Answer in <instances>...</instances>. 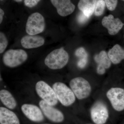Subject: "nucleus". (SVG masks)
Instances as JSON below:
<instances>
[{
  "instance_id": "f257e3e1",
  "label": "nucleus",
  "mask_w": 124,
  "mask_h": 124,
  "mask_svg": "<svg viewBox=\"0 0 124 124\" xmlns=\"http://www.w3.org/2000/svg\"><path fill=\"white\" fill-rule=\"evenodd\" d=\"M68 54L63 48L56 49L49 54L45 58V63L50 69H61L64 67L69 60Z\"/></svg>"
},
{
  "instance_id": "f03ea898",
  "label": "nucleus",
  "mask_w": 124,
  "mask_h": 124,
  "mask_svg": "<svg viewBox=\"0 0 124 124\" xmlns=\"http://www.w3.org/2000/svg\"><path fill=\"white\" fill-rule=\"evenodd\" d=\"M53 88L58 100L64 106H71L75 101L76 96L73 91L64 83L55 82Z\"/></svg>"
},
{
  "instance_id": "7ed1b4c3",
  "label": "nucleus",
  "mask_w": 124,
  "mask_h": 124,
  "mask_svg": "<svg viewBox=\"0 0 124 124\" xmlns=\"http://www.w3.org/2000/svg\"><path fill=\"white\" fill-rule=\"evenodd\" d=\"M69 85L77 99H85L90 95L91 85L87 80L81 77H77L71 80Z\"/></svg>"
},
{
  "instance_id": "20e7f679",
  "label": "nucleus",
  "mask_w": 124,
  "mask_h": 124,
  "mask_svg": "<svg viewBox=\"0 0 124 124\" xmlns=\"http://www.w3.org/2000/svg\"><path fill=\"white\" fill-rule=\"evenodd\" d=\"M28 55L22 49H10L6 51L3 57L5 65L10 68L20 66L27 60Z\"/></svg>"
},
{
  "instance_id": "39448f33",
  "label": "nucleus",
  "mask_w": 124,
  "mask_h": 124,
  "mask_svg": "<svg viewBox=\"0 0 124 124\" xmlns=\"http://www.w3.org/2000/svg\"><path fill=\"white\" fill-rule=\"evenodd\" d=\"M45 28L44 17L39 13H35L29 16L26 24V31L28 35H35L41 33Z\"/></svg>"
},
{
  "instance_id": "423d86ee",
  "label": "nucleus",
  "mask_w": 124,
  "mask_h": 124,
  "mask_svg": "<svg viewBox=\"0 0 124 124\" xmlns=\"http://www.w3.org/2000/svg\"><path fill=\"white\" fill-rule=\"evenodd\" d=\"M36 93L42 100L51 106H55L58 103V99L54 90L46 82L40 81L35 86Z\"/></svg>"
},
{
  "instance_id": "0eeeda50",
  "label": "nucleus",
  "mask_w": 124,
  "mask_h": 124,
  "mask_svg": "<svg viewBox=\"0 0 124 124\" xmlns=\"http://www.w3.org/2000/svg\"><path fill=\"white\" fill-rule=\"evenodd\" d=\"M91 119L95 124H104L109 117V112L106 105L101 101L96 102L90 110Z\"/></svg>"
},
{
  "instance_id": "6e6552de",
  "label": "nucleus",
  "mask_w": 124,
  "mask_h": 124,
  "mask_svg": "<svg viewBox=\"0 0 124 124\" xmlns=\"http://www.w3.org/2000/svg\"><path fill=\"white\" fill-rule=\"evenodd\" d=\"M107 97L115 110H124V89L122 88H112L106 93Z\"/></svg>"
},
{
  "instance_id": "1a4fd4ad",
  "label": "nucleus",
  "mask_w": 124,
  "mask_h": 124,
  "mask_svg": "<svg viewBox=\"0 0 124 124\" xmlns=\"http://www.w3.org/2000/svg\"><path fill=\"white\" fill-rule=\"evenodd\" d=\"M39 105L44 115L52 122L59 123L64 120V116L63 113L53 106L43 100L40 101Z\"/></svg>"
},
{
  "instance_id": "9d476101",
  "label": "nucleus",
  "mask_w": 124,
  "mask_h": 124,
  "mask_svg": "<svg viewBox=\"0 0 124 124\" xmlns=\"http://www.w3.org/2000/svg\"><path fill=\"white\" fill-rule=\"evenodd\" d=\"M21 110L24 115L31 121L40 122L44 120L42 110L36 105L24 104L21 107Z\"/></svg>"
},
{
  "instance_id": "9b49d317",
  "label": "nucleus",
  "mask_w": 124,
  "mask_h": 124,
  "mask_svg": "<svg viewBox=\"0 0 124 124\" xmlns=\"http://www.w3.org/2000/svg\"><path fill=\"white\" fill-rule=\"evenodd\" d=\"M102 23L108 29V33L112 35H115L122 29L124 25L119 18H114L111 15L105 16L103 19Z\"/></svg>"
},
{
  "instance_id": "f8f14e48",
  "label": "nucleus",
  "mask_w": 124,
  "mask_h": 124,
  "mask_svg": "<svg viewBox=\"0 0 124 124\" xmlns=\"http://www.w3.org/2000/svg\"><path fill=\"white\" fill-rule=\"evenodd\" d=\"M52 4L57 9L58 14L62 17L72 13L75 10V6L70 0H50Z\"/></svg>"
},
{
  "instance_id": "ddd939ff",
  "label": "nucleus",
  "mask_w": 124,
  "mask_h": 124,
  "mask_svg": "<svg viewBox=\"0 0 124 124\" xmlns=\"http://www.w3.org/2000/svg\"><path fill=\"white\" fill-rule=\"evenodd\" d=\"M94 59L98 64L97 72L99 75L104 74L106 69H108L111 66V62L106 51H102L98 54H96Z\"/></svg>"
},
{
  "instance_id": "4468645a",
  "label": "nucleus",
  "mask_w": 124,
  "mask_h": 124,
  "mask_svg": "<svg viewBox=\"0 0 124 124\" xmlns=\"http://www.w3.org/2000/svg\"><path fill=\"white\" fill-rule=\"evenodd\" d=\"M45 39L43 37L38 35H26L21 40V43L23 48L32 49L38 48L44 44Z\"/></svg>"
},
{
  "instance_id": "2eb2a0df",
  "label": "nucleus",
  "mask_w": 124,
  "mask_h": 124,
  "mask_svg": "<svg viewBox=\"0 0 124 124\" xmlns=\"http://www.w3.org/2000/svg\"><path fill=\"white\" fill-rule=\"evenodd\" d=\"M0 124H20L16 114L3 107L0 108Z\"/></svg>"
},
{
  "instance_id": "dca6fc26",
  "label": "nucleus",
  "mask_w": 124,
  "mask_h": 124,
  "mask_svg": "<svg viewBox=\"0 0 124 124\" xmlns=\"http://www.w3.org/2000/svg\"><path fill=\"white\" fill-rule=\"evenodd\" d=\"M108 55L112 63L119 64L124 59V49L119 45H116L109 50Z\"/></svg>"
},
{
  "instance_id": "f3484780",
  "label": "nucleus",
  "mask_w": 124,
  "mask_h": 124,
  "mask_svg": "<svg viewBox=\"0 0 124 124\" xmlns=\"http://www.w3.org/2000/svg\"><path fill=\"white\" fill-rule=\"evenodd\" d=\"M97 0H80L78 4V8L85 15L89 18L94 12Z\"/></svg>"
},
{
  "instance_id": "a211bd4d",
  "label": "nucleus",
  "mask_w": 124,
  "mask_h": 124,
  "mask_svg": "<svg viewBox=\"0 0 124 124\" xmlns=\"http://www.w3.org/2000/svg\"><path fill=\"white\" fill-rule=\"evenodd\" d=\"M0 99L4 105L9 109H13L17 106V102L12 94L6 90L0 91Z\"/></svg>"
},
{
  "instance_id": "6ab92c4d",
  "label": "nucleus",
  "mask_w": 124,
  "mask_h": 124,
  "mask_svg": "<svg viewBox=\"0 0 124 124\" xmlns=\"http://www.w3.org/2000/svg\"><path fill=\"white\" fill-rule=\"evenodd\" d=\"M75 54L79 58L78 62V66L81 69L84 68L88 62V55L86 50L83 47H80L76 50Z\"/></svg>"
},
{
  "instance_id": "aec40b11",
  "label": "nucleus",
  "mask_w": 124,
  "mask_h": 124,
  "mask_svg": "<svg viewBox=\"0 0 124 124\" xmlns=\"http://www.w3.org/2000/svg\"><path fill=\"white\" fill-rule=\"evenodd\" d=\"M104 0H97L94 9V14L96 16L101 15L104 12L105 7Z\"/></svg>"
},
{
  "instance_id": "412c9836",
  "label": "nucleus",
  "mask_w": 124,
  "mask_h": 124,
  "mask_svg": "<svg viewBox=\"0 0 124 124\" xmlns=\"http://www.w3.org/2000/svg\"><path fill=\"white\" fill-rule=\"evenodd\" d=\"M8 40L4 33L1 32L0 33V53H2L7 48Z\"/></svg>"
},
{
  "instance_id": "4be33fe9",
  "label": "nucleus",
  "mask_w": 124,
  "mask_h": 124,
  "mask_svg": "<svg viewBox=\"0 0 124 124\" xmlns=\"http://www.w3.org/2000/svg\"><path fill=\"white\" fill-rule=\"evenodd\" d=\"M108 9L110 11H113L117 6V0H104Z\"/></svg>"
},
{
  "instance_id": "5701e85b",
  "label": "nucleus",
  "mask_w": 124,
  "mask_h": 124,
  "mask_svg": "<svg viewBox=\"0 0 124 124\" xmlns=\"http://www.w3.org/2000/svg\"><path fill=\"white\" fill-rule=\"evenodd\" d=\"M40 0H24V4L27 7L32 8L37 5Z\"/></svg>"
},
{
  "instance_id": "b1692460",
  "label": "nucleus",
  "mask_w": 124,
  "mask_h": 124,
  "mask_svg": "<svg viewBox=\"0 0 124 124\" xmlns=\"http://www.w3.org/2000/svg\"><path fill=\"white\" fill-rule=\"evenodd\" d=\"M89 18L85 15L82 12H81L78 15L77 20L80 24H84L87 22Z\"/></svg>"
},
{
  "instance_id": "393cba45",
  "label": "nucleus",
  "mask_w": 124,
  "mask_h": 124,
  "mask_svg": "<svg viewBox=\"0 0 124 124\" xmlns=\"http://www.w3.org/2000/svg\"><path fill=\"white\" fill-rule=\"evenodd\" d=\"M4 15V12L3 10L1 8L0 9V23H2L3 20V17Z\"/></svg>"
},
{
  "instance_id": "a878e982",
  "label": "nucleus",
  "mask_w": 124,
  "mask_h": 124,
  "mask_svg": "<svg viewBox=\"0 0 124 124\" xmlns=\"http://www.w3.org/2000/svg\"><path fill=\"white\" fill-rule=\"evenodd\" d=\"M14 1L17 2H21L23 0H13Z\"/></svg>"
},
{
  "instance_id": "bb28decb",
  "label": "nucleus",
  "mask_w": 124,
  "mask_h": 124,
  "mask_svg": "<svg viewBox=\"0 0 124 124\" xmlns=\"http://www.w3.org/2000/svg\"></svg>"
},
{
  "instance_id": "cd10ccee",
  "label": "nucleus",
  "mask_w": 124,
  "mask_h": 124,
  "mask_svg": "<svg viewBox=\"0 0 124 124\" xmlns=\"http://www.w3.org/2000/svg\"></svg>"
},
{
  "instance_id": "c85d7f7f",
  "label": "nucleus",
  "mask_w": 124,
  "mask_h": 124,
  "mask_svg": "<svg viewBox=\"0 0 124 124\" xmlns=\"http://www.w3.org/2000/svg\"></svg>"
},
{
  "instance_id": "c756f323",
  "label": "nucleus",
  "mask_w": 124,
  "mask_h": 124,
  "mask_svg": "<svg viewBox=\"0 0 124 124\" xmlns=\"http://www.w3.org/2000/svg\"></svg>"
}]
</instances>
